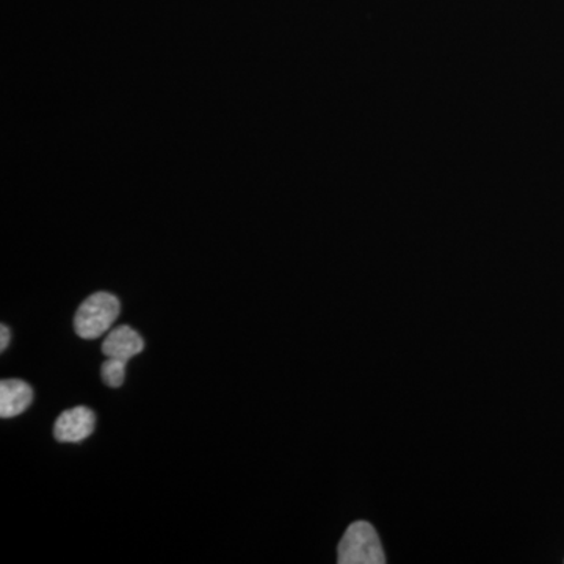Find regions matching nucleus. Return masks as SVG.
Listing matches in <instances>:
<instances>
[{
  "label": "nucleus",
  "instance_id": "1",
  "mask_svg": "<svg viewBox=\"0 0 564 564\" xmlns=\"http://www.w3.org/2000/svg\"><path fill=\"white\" fill-rule=\"evenodd\" d=\"M120 300L109 292H96L80 304L74 315V332L82 339H98L120 317Z\"/></svg>",
  "mask_w": 564,
  "mask_h": 564
},
{
  "label": "nucleus",
  "instance_id": "2",
  "mask_svg": "<svg viewBox=\"0 0 564 564\" xmlns=\"http://www.w3.org/2000/svg\"><path fill=\"white\" fill-rule=\"evenodd\" d=\"M340 564H383L386 556L377 530L369 522L358 521L348 527L339 544Z\"/></svg>",
  "mask_w": 564,
  "mask_h": 564
},
{
  "label": "nucleus",
  "instance_id": "3",
  "mask_svg": "<svg viewBox=\"0 0 564 564\" xmlns=\"http://www.w3.org/2000/svg\"><path fill=\"white\" fill-rule=\"evenodd\" d=\"M96 415L90 408L76 406L63 411L54 425V436L58 443L76 444L87 440L95 432Z\"/></svg>",
  "mask_w": 564,
  "mask_h": 564
},
{
  "label": "nucleus",
  "instance_id": "4",
  "mask_svg": "<svg viewBox=\"0 0 564 564\" xmlns=\"http://www.w3.org/2000/svg\"><path fill=\"white\" fill-rule=\"evenodd\" d=\"M33 402V391L22 380H3L0 383V417L11 419L24 413Z\"/></svg>",
  "mask_w": 564,
  "mask_h": 564
},
{
  "label": "nucleus",
  "instance_id": "5",
  "mask_svg": "<svg viewBox=\"0 0 564 564\" xmlns=\"http://www.w3.org/2000/svg\"><path fill=\"white\" fill-rule=\"evenodd\" d=\"M144 348V340L131 326L122 325L109 333L102 344V352L107 358H120L124 361L140 355Z\"/></svg>",
  "mask_w": 564,
  "mask_h": 564
},
{
  "label": "nucleus",
  "instance_id": "6",
  "mask_svg": "<svg viewBox=\"0 0 564 564\" xmlns=\"http://www.w3.org/2000/svg\"><path fill=\"white\" fill-rule=\"evenodd\" d=\"M126 364L128 361H124V359L107 358L101 370L104 383L110 386V388H120L124 383Z\"/></svg>",
  "mask_w": 564,
  "mask_h": 564
},
{
  "label": "nucleus",
  "instance_id": "7",
  "mask_svg": "<svg viewBox=\"0 0 564 564\" xmlns=\"http://www.w3.org/2000/svg\"><path fill=\"white\" fill-rule=\"evenodd\" d=\"M10 344V329L6 325L0 326V351H6Z\"/></svg>",
  "mask_w": 564,
  "mask_h": 564
}]
</instances>
